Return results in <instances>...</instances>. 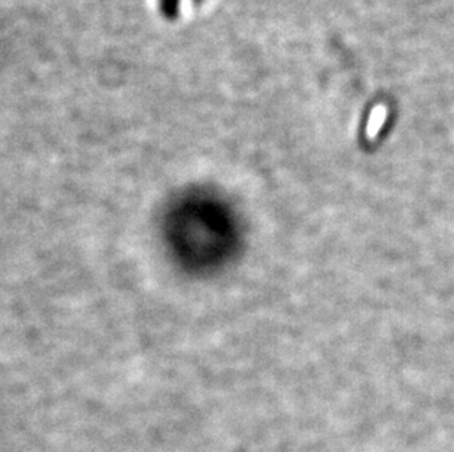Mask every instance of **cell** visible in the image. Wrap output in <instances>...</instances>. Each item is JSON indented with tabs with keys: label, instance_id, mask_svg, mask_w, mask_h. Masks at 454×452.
Wrapping results in <instances>:
<instances>
[{
	"label": "cell",
	"instance_id": "cell-2",
	"mask_svg": "<svg viewBox=\"0 0 454 452\" xmlns=\"http://www.w3.org/2000/svg\"><path fill=\"white\" fill-rule=\"evenodd\" d=\"M194 2H198V3H199V2H202V0H194Z\"/></svg>",
	"mask_w": 454,
	"mask_h": 452
},
{
	"label": "cell",
	"instance_id": "cell-1",
	"mask_svg": "<svg viewBox=\"0 0 454 452\" xmlns=\"http://www.w3.org/2000/svg\"><path fill=\"white\" fill-rule=\"evenodd\" d=\"M181 0H160V12L166 20L174 21L178 18Z\"/></svg>",
	"mask_w": 454,
	"mask_h": 452
}]
</instances>
